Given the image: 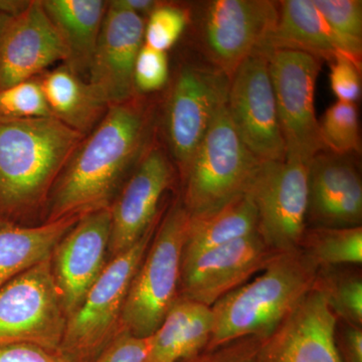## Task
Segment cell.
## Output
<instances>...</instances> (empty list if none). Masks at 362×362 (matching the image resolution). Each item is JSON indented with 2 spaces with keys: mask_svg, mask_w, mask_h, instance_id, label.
Segmentation results:
<instances>
[{
  "mask_svg": "<svg viewBox=\"0 0 362 362\" xmlns=\"http://www.w3.org/2000/svg\"><path fill=\"white\" fill-rule=\"evenodd\" d=\"M192 42L197 57L232 77L255 52L266 49L278 20V1L206 0L189 2Z\"/></svg>",
  "mask_w": 362,
  "mask_h": 362,
  "instance_id": "8992f818",
  "label": "cell"
},
{
  "mask_svg": "<svg viewBox=\"0 0 362 362\" xmlns=\"http://www.w3.org/2000/svg\"><path fill=\"white\" fill-rule=\"evenodd\" d=\"M66 324L51 258L0 289V344L28 343L58 352Z\"/></svg>",
  "mask_w": 362,
  "mask_h": 362,
  "instance_id": "9c48e42d",
  "label": "cell"
},
{
  "mask_svg": "<svg viewBox=\"0 0 362 362\" xmlns=\"http://www.w3.org/2000/svg\"><path fill=\"white\" fill-rule=\"evenodd\" d=\"M158 223L129 250L108 261L78 310L69 317L58 351L64 361L92 362L120 333L128 290Z\"/></svg>",
  "mask_w": 362,
  "mask_h": 362,
  "instance_id": "52a82bcc",
  "label": "cell"
},
{
  "mask_svg": "<svg viewBox=\"0 0 362 362\" xmlns=\"http://www.w3.org/2000/svg\"><path fill=\"white\" fill-rule=\"evenodd\" d=\"M81 216L35 226L0 221V289L23 272L51 258L54 247Z\"/></svg>",
  "mask_w": 362,
  "mask_h": 362,
  "instance_id": "7402d4cb",
  "label": "cell"
},
{
  "mask_svg": "<svg viewBox=\"0 0 362 362\" xmlns=\"http://www.w3.org/2000/svg\"><path fill=\"white\" fill-rule=\"evenodd\" d=\"M308 164L296 159L262 162L246 192L258 214V233L277 252L299 249L307 228Z\"/></svg>",
  "mask_w": 362,
  "mask_h": 362,
  "instance_id": "8fae6325",
  "label": "cell"
},
{
  "mask_svg": "<svg viewBox=\"0 0 362 362\" xmlns=\"http://www.w3.org/2000/svg\"><path fill=\"white\" fill-rule=\"evenodd\" d=\"M84 137L54 117L0 120V221L45 218L52 188Z\"/></svg>",
  "mask_w": 362,
  "mask_h": 362,
  "instance_id": "7a4b0ae2",
  "label": "cell"
},
{
  "mask_svg": "<svg viewBox=\"0 0 362 362\" xmlns=\"http://www.w3.org/2000/svg\"><path fill=\"white\" fill-rule=\"evenodd\" d=\"M354 156L322 150L309 161L307 226H362L361 175Z\"/></svg>",
  "mask_w": 362,
  "mask_h": 362,
  "instance_id": "ac0fdd59",
  "label": "cell"
},
{
  "mask_svg": "<svg viewBox=\"0 0 362 362\" xmlns=\"http://www.w3.org/2000/svg\"><path fill=\"white\" fill-rule=\"evenodd\" d=\"M145 18L109 1L87 82L107 106L137 96L134 88L136 59L144 45Z\"/></svg>",
  "mask_w": 362,
  "mask_h": 362,
  "instance_id": "2e32d148",
  "label": "cell"
},
{
  "mask_svg": "<svg viewBox=\"0 0 362 362\" xmlns=\"http://www.w3.org/2000/svg\"><path fill=\"white\" fill-rule=\"evenodd\" d=\"M180 181L177 169L157 137L124 183L111 209V258L135 245L161 220L164 195Z\"/></svg>",
  "mask_w": 362,
  "mask_h": 362,
  "instance_id": "4fadbf2b",
  "label": "cell"
},
{
  "mask_svg": "<svg viewBox=\"0 0 362 362\" xmlns=\"http://www.w3.org/2000/svg\"><path fill=\"white\" fill-rule=\"evenodd\" d=\"M66 56L42 0H33L9 18L0 39V89L39 77L57 62L65 63Z\"/></svg>",
  "mask_w": 362,
  "mask_h": 362,
  "instance_id": "e0dca14e",
  "label": "cell"
},
{
  "mask_svg": "<svg viewBox=\"0 0 362 362\" xmlns=\"http://www.w3.org/2000/svg\"><path fill=\"white\" fill-rule=\"evenodd\" d=\"M0 362H66L58 352L28 344L6 343L0 344Z\"/></svg>",
  "mask_w": 362,
  "mask_h": 362,
  "instance_id": "d590c367",
  "label": "cell"
},
{
  "mask_svg": "<svg viewBox=\"0 0 362 362\" xmlns=\"http://www.w3.org/2000/svg\"><path fill=\"white\" fill-rule=\"evenodd\" d=\"M317 271L300 249L279 252L261 275L211 307L213 329L206 349L243 337H268L314 289Z\"/></svg>",
  "mask_w": 362,
  "mask_h": 362,
  "instance_id": "3957f363",
  "label": "cell"
},
{
  "mask_svg": "<svg viewBox=\"0 0 362 362\" xmlns=\"http://www.w3.org/2000/svg\"><path fill=\"white\" fill-rule=\"evenodd\" d=\"M324 149L338 156H358L361 152L359 117L356 104L337 101L319 121Z\"/></svg>",
  "mask_w": 362,
  "mask_h": 362,
  "instance_id": "83f0119b",
  "label": "cell"
},
{
  "mask_svg": "<svg viewBox=\"0 0 362 362\" xmlns=\"http://www.w3.org/2000/svg\"><path fill=\"white\" fill-rule=\"evenodd\" d=\"M111 209L81 216L62 238L51 257L52 275L66 315H73L101 275L108 261Z\"/></svg>",
  "mask_w": 362,
  "mask_h": 362,
  "instance_id": "9a60e30c",
  "label": "cell"
},
{
  "mask_svg": "<svg viewBox=\"0 0 362 362\" xmlns=\"http://www.w3.org/2000/svg\"><path fill=\"white\" fill-rule=\"evenodd\" d=\"M277 49L306 52L329 63L339 54L349 58L342 40L331 30L313 0L278 1L277 23L267 44L268 51Z\"/></svg>",
  "mask_w": 362,
  "mask_h": 362,
  "instance_id": "ffe728a7",
  "label": "cell"
},
{
  "mask_svg": "<svg viewBox=\"0 0 362 362\" xmlns=\"http://www.w3.org/2000/svg\"><path fill=\"white\" fill-rule=\"evenodd\" d=\"M66 49L65 65L87 81L109 1L42 0Z\"/></svg>",
  "mask_w": 362,
  "mask_h": 362,
  "instance_id": "44dd1931",
  "label": "cell"
},
{
  "mask_svg": "<svg viewBox=\"0 0 362 362\" xmlns=\"http://www.w3.org/2000/svg\"><path fill=\"white\" fill-rule=\"evenodd\" d=\"M133 78L137 95L149 96L165 89L170 80L168 52L143 45L136 59Z\"/></svg>",
  "mask_w": 362,
  "mask_h": 362,
  "instance_id": "1f68e13d",
  "label": "cell"
},
{
  "mask_svg": "<svg viewBox=\"0 0 362 362\" xmlns=\"http://www.w3.org/2000/svg\"><path fill=\"white\" fill-rule=\"evenodd\" d=\"M324 20L345 45L357 65L362 59L361 0H313Z\"/></svg>",
  "mask_w": 362,
  "mask_h": 362,
  "instance_id": "f1b7e54d",
  "label": "cell"
},
{
  "mask_svg": "<svg viewBox=\"0 0 362 362\" xmlns=\"http://www.w3.org/2000/svg\"><path fill=\"white\" fill-rule=\"evenodd\" d=\"M265 338L247 337L213 349H204L180 362H259Z\"/></svg>",
  "mask_w": 362,
  "mask_h": 362,
  "instance_id": "d6a6232c",
  "label": "cell"
},
{
  "mask_svg": "<svg viewBox=\"0 0 362 362\" xmlns=\"http://www.w3.org/2000/svg\"><path fill=\"white\" fill-rule=\"evenodd\" d=\"M11 16H9L8 14L4 13V11L0 9V39H1L2 33L4 32V28L8 23L9 18Z\"/></svg>",
  "mask_w": 362,
  "mask_h": 362,
  "instance_id": "f35d334b",
  "label": "cell"
},
{
  "mask_svg": "<svg viewBox=\"0 0 362 362\" xmlns=\"http://www.w3.org/2000/svg\"><path fill=\"white\" fill-rule=\"evenodd\" d=\"M159 108L150 96L109 106L78 144L52 188L44 221L111 207L159 135Z\"/></svg>",
  "mask_w": 362,
  "mask_h": 362,
  "instance_id": "6da1fadb",
  "label": "cell"
},
{
  "mask_svg": "<svg viewBox=\"0 0 362 362\" xmlns=\"http://www.w3.org/2000/svg\"><path fill=\"white\" fill-rule=\"evenodd\" d=\"M335 344L341 362H362V327L338 321Z\"/></svg>",
  "mask_w": 362,
  "mask_h": 362,
  "instance_id": "8d00e7d4",
  "label": "cell"
},
{
  "mask_svg": "<svg viewBox=\"0 0 362 362\" xmlns=\"http://www.w3.org/2000/svg\"><path fill=\"white\" fill-rule=\"evenodd\" d=\"M268 49L247 57L228 81L226 110L240 139L259 160L284 161L286 147L269 71Z\"/></svg>",
  "mask_w": 362,
  "mask_h": 362,
  "instance_id": "7c38bea8",
  "label": "cell"
},
{
  "mask_svg": "<svg viewBox=\"0 0 362 362\" xmlns=\"http://www.w3.org/2000/svg\"><path fill=\"white\" fill-rule=\"evenodd\" d=\"M151 344V337L140 338L121 332L92 362H143Z\"/></svg>",
  "mask_w": 362,
  "mask_h": 362,
  "instance_id": "e575fe53",
  "label": "cell"
},
{
  "mask_svg": "<svg viewBox=\"0 0 362 362\" xmlns=\"http://www.w3.org/2000/svg\"><path fill=\"white\" fill-rule=\"evenodd\" d=\"M189 23V4L161 1L145 21L144 45L166 52L187 32Z\"/></svg>",
  "mask_w": 362,
  "mask_h": 362,
  "instance_id": "f546056e",
  "label": "cell"
},
{
  "mask_svg": "<svg viewBox=\"0 0 362 362\" xmlns=\"http://www.w3.org/2000/svg\"><path fill=\"white\" fill-rule=\"evenodd\" d=\"M314 290L322 295L338 321L362 327L361 266L318 268Z\"/></svg>",
  "mask_w": 362,
  "mask_h": 362,
  "instance_id": "4316f807",
  "label": "cell"
},
{
  "mask_svg": "<svg viewBox=\"0 0 362 362\" xmlns=\"http://www.w3.org/2000/svg\"><path fill=\"white\" fill-rule=\"evenodd\" d=\"M39 77L52 117L82 135L89 134L108 110L89 83L65 64Z\"/></svg>",
  "mask_w": 362,
  "mask_h": 362,
  "instance_id": "cb8c5ba5",
  "label": "cell"
},
{
  "mask_svg": "<svg viewBox=\"0 0 362 362\" xmlns=\"http://www.w3.org/2000/svg\"><path fill=\"white\" fill-rule=\"evenodd\" d=\"M258 233V214L247 194L209 213L189 216L181 264L214 247Z\"/></svg>",
  "mask_w": 362,
  "mask_h": 362,
  "instance_id": "d4e9b609",
  "label": "cell"
},
{
  "mask_svg": "<svg viewBox=\"0 0 362 362\" xmlns=\"http://www.w3.org/2000/svg\"><path fill=\"white\" fill-rule=\"evenodd\" d=\"M299 249L318 268L361 266L362 226L322 228L307 226Z\"/></svg>",
  "mask_w": 362,
  "mask_h": 362,
  "instance_id": "484cf974",
  "label": "cell"
},
{
  "mask_svg": "<svg viewBox=\"0 0 362 362\" xmlns=\"http://www.w3.org/2000/svg\"><path fill=\"white\" fill-rule=\"evenodd\" d=\"M268 61L286 159L309 163L325 150L314 105L323 62L306 52L287 49H270Z\"/></svg>",
  "mask_w": 362,
  "mask_h": 362,
  "instance_id": "30bf717a",
  "label": "cell"
},
{
  "mask_svg": "<svg viewBox=\"0 0 362 362\" xmlns=\"http://www.w3.org/2000/svg\"><path fill=\"white\" fill-rule=\"evenodd\" d=\"M228 81L199 58L182 62L170 78L158 131L177 169L178 178L201 144L218 109L226 103Z\"/></svg>",
  "mask_w": 362,
  "mask_h": 362,
  "instance_id": "ba28073f",
  "label": "cell"
},
{
  "mask_svg": "<svg viewBox=\"0 0 362 362\" xmlns=\"http://www.w3.org/2000/svg\"><path fill=\"white\" fill-rule=\"evenodd\" d=\"M278 254L258 233L202 252L181 264L180 298L211 307L249 282Z\"/></svg>",
  "mask_w": 362,
  "mask_h": 362,
  "instance_id": "5bb4252c",
  "label": "cell"
},
{
  "mask_svg": "<svg viewBox=\"0 0 362 362\" xmlns=\"http://www.w3.org/2000/svg\"><path fill=\"white\" fill-rule=\"evenodd\" d=\"M330 88L337 101L356 104L361 96V66L344 54L330 62Z\"/></svg>",
  "mask_w": 362,
  "mask_h": 362,
  "instance_id": "836d02e7",
  "label": "cell"
},
{
  "mask_svg": "<svg viewBox=\"0 0 362 362\" xmlns=\"http://www.w3.org/2000/svg\"><path fill=\"white\" fill-rule=\"evenodd\" d=\"M337 322L322 295L312 290L264 339L259 362H341L335 344Z\"/></svg>",
  "mask_w": 362,
  "mask_h": 362,
  "instance_id": "d6986e66",
  "label": "cell"
},
{
  "mask_svg": "<svg viewBox=\"0 0 362 362\" xmlns=\"http://www.w3.org/2000/svg\"><path fill=\"white\" fill-rule=\"evenodd\" d=\"M52 117L40 77L0 89V120Z\"/></svg>",
  "mask_w": 362,
  "mask_h": 362,
  "instance_id": "4dcf8cb0",
  "label": "cell"
},
{
  "mask_svg": "<svg viewBox=\"0 0 362 362\" xmlns=\"http://www.w3.org/2000/svg\"><path fill=\"white\" fill-rule=\"evenodd\" d=\"M262 162L240 139L223 104L180 176L183 206L199 216L246 194Z\"/></svg>",
  "mask_w": 362,
  "mask_h": 362,
  "instance_id": "5b68a950",
  "label": "cell"
},
{
  "mask_svg": "<svg viewBox=\"0 0 362 362\" xmlns=\"http://www.w3.org/2000/svg\"><path fill=\"white\" fill-rule=\"evenodd\" d=\"M121 6L146 20L161 4L159 0H118Z\"/></svg>",
  "mask_w": 362,
  "mask_h": 362,
  "instance_id": "74e56055",
  "label": "cell"
},
{
  "mask_svg": "<svg viewBox=\"0 0 362 362\" xmlns=\"http://www.w3.org/2000/svg\"><path fill=\"white\" fill-rule=\"evenodd\" d=\"M213 329L211 307L178 298L151 335L143 362H180L206 349Z\"/></svg>",
  "mask_w": 362,
  "mask_h": 362,
  "instance_id": "603a6c76",
  "label": "cell"
},
{
  "mask_svg": "<svg viewBox=\"0 0 362 362\" xmlns=\"http://www.w3.org/2000/svg\"><path fill=\"white\" fill-rule=\"evenodd\" d=\"M189 214L180 195L164 211L132 279L121 316L120 333L151 337L180 298L181 255Z\"/></svg>",
  "mask_w": 362,
  "mask_h": 362,
  "instance_id": "277c9868",
  "label": "cell"
}]
</instances>
